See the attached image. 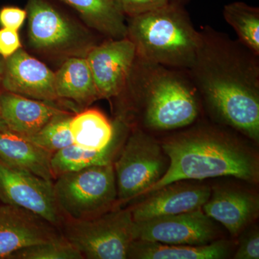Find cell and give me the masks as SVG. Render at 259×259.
Wrapping results in <instances>:
<instances>
[{
    "instance_id": "cell-1",
    "label": "cell",
    "mask_w": 259,
    "mask_h": 259,
    "mask_svg": "<svg viewBox=\"0 0 259 259\" xmlns=\"http://www.w3.org/2000/svg\"><path fill=\"white\" fill-rule=\"evenodd\" d=\"M188 70L212 115L254 141L259 139V61L226 34L205 26Z\"/></svg>"
},
{
    "instance_id": "cell-2",
    "label": "cell",
    "mask_w": 259,
    "mask_h": 259,
    "mask_svg": "<svg viewBox=\"0 0 259 259\" xmlns=\"http://www.w3.org/2000/svg\"><path fill=\"white\" fill-rule=\"evenodd\" d=\"M124 111L118 118H137L145 128L172 131L198 118V92L187 70L175 69L136 56L123 90Z\"/></svg>"
},
{
    "instance_id": "cell-3",
    "label": "cell",
    "mask_w": 259,
    "mask_h": 259,
    "mask_svg": "<svg viewBox=\"0 0 259 259\" xmlns=\"http://www.w3.org/2000/svg\"><path fill=\"white\" fill-rule=\"evenodd\" d=\"M161 146L169 164L163 177L144 195L184 180L219 177H236L249 182L258 180L256 154L219 127H194L167 138Z\"/></svg>"
},
{
    "instance_id": "cell-4",
    "label": "cell",
    "mask_w": 259,
    "mask_h": 259,
    "mask_svg": "<svg viewBox=\"0 0 259 259\" xmlns=\"http://www.w3.org/2000/svg\"><path fill=\"white\" fill-rule=\"evenodd\" d=\"M127 35L136 54L156 64L187 70L192 67L201 42L182 5L169 3L147 14L128 18Z\"/></svg>"
},
{
    "instance_id": "cell-5",
    "label": "cell",
    "mask_w": 259,
    "mask_h": 259,
    "mask_svg": "<svg viewBox=\"0 0 259 259\" xmlns=\"http://www.w3.org/2000/svg\"><path fill=\"white\" fill-rule=\"evenodd\" d=\"M54 191L66 219H90L118 207L113 163L61 175L54 180Z\"/></svg>"
},
{
    "instance_id": "cell-6",
    "label": "cell",
    "mask_w": 259,
    "mask_h": 259,
    "mask_svg": "<svg viewBox=\"0 0 259 259\" xmlns=\"http://www.w3.org/2000/svg\"><path fill=\"white\" fill-rule=\"evenodd\" d=\"M131 209L115 207L90 218H64L60 232L76 247L83 258L126 259L134 241Z\"/></svg>"
},
{
    "instance_id": "cell-7",
    "label": "cell",
    "mask_w": 259,
    "mask_h": 259,
    "mask_svg": "<svg viewBox=\"0 0 259 259\" xmlns=\"http://www.w3.org/2000/svg\"><path fill=\"white\" fill-rule=\"evenodd\" d=\"M167 156L144 130L135 127L113 162L117 206L144 195L166 171Z\"/></svg>"
},
{
    "instance_id": "cell-8",
    "label": "cell",
    "mask_w": 259,
    "mask_h": 259,
    "mask_svg": "<svg viewBox=\"0 0 259 259\" xmlns=\"http://www.w3.org/2000/svg\"><path fill=\"white\" fill-rule=\"evenodd\" d=\"M30 46L42 52L86 57L95 46L88 32L75 25L49 0H28Z\"/></svg>"
},
{
    "instance_id": "cell-9",
    "label": "cell",
    "mask_w": 259,
    "mask_h": 259,
    "mask_svg": "<svg viewBox=\"0 0 259 259\" xmlns=\"http://www.w3.org/2000/svg\"><path fill=\"white\" fill-rule=\"evenodd\" d=\"M0 201L33 212L59 231L64 223L56 202L54 181L12 166L1 158Z\"/></svg>"
},
{
    "instance_id": "cell-10",
    "label": "cell",
    "mask_w": 259,
    "mask_h": 259,
    "mask_svg": "<svg viewBox=\"0 0 259 259\" xmlns=\"http://www.w3.org/2000/svg\"><path fill=\"white\" fill-rule=\"evenodd\" d=\"M134 240L173 245H204L217 236L212 220L202 208L134 222Z\"/></svg>"
},
{
    "instance_id": "cell-11",
    "label": "cell",
    "mask_w": 259,
    "mask_h": 259,
    "mask_svg": "<svg viewBox=\"0 0 259 259\" xmlns=\"http://www.w3.org/2000/svg\"><path fill=\"white\" fill-rule=\"evenodd\" d=\"M136 50L128 38L110 39L94 46L86 56L100 100L117 97L125 87L136 60Z\"/></svg>"
},
{
    "instance_id": "cell-12",
    "label": "cell",
    "mask_w": 259,
    "mask_h": 259,
    "mask_svg": "<svg viewBox=\"0 0 259 259\" xmlns=\"http://www.w3.org/2000/svg\"><path fill=\"white\" fill-rule=\"evenodd\" d=\"M1 87L5 91L34 100L61 102L56 93L55 72L22 49L2 64Z\"/></svg>"
},
{
    "instance_id": "cell-13",
    "label": "cell",
    "mask_w": 259,
    "mask_h": 259,
    "mask_svg": "<svg viewBox=\"0 0 259 259\" xmlns=\"http://www.w3.org/2000/svg\"><path fill=\"white\" fill-rule=\"evenodd\" d=\"M58 228L27 209L0 205V259H8L17 250L57 239Z\"/></svg>"
},
{
    "instance_id": "cell-14",
    "label": "cell",
    "mask_w": 259,
    "mask_h": 259,
    "mask_svg": "<svg viewBox=\"0 0 259 259\" xmlns=\"http://www.w3.org/2000/svg\"><path fill=\"white\" fill-rule=\"evenodd\" d=\"M211 192L206 185L175 182L148 194L147 198L130 209L134 222L190 212L202 208Z\"/></svg>"
},
{
    "instance_id": "cell-15",
    "label": "cell",
    "mask_w": 259,
    "mask_h": 259,
    "mask_svg": "<svg viewBox=\"0 0 259 259\" xmlns=\"http://www.w3.org/2000/svg\"><path fill=\"white\" fill-rule=\"evenodd\" d=\"M69 111L54 102L40 101L0 91V118L8 129L31 137L57 116Z\"/></svg>"
},
{
    "instance_id": "cell-16",
    "label": "cell",
    "mask_w": 259,
    "mask_h": 259,
    "mask_svg": "<svg viewBox=\"0 0 259 259\" xmlns=\"http://www.w3.org/2000/svg\"><path fill=\"white\" fill-rule=\"evenodd\" d=\"M202 209L236 236L258 216V197L245 190L214 188Z\"/></svg>"
},
{
    "instance_id": "cell-17",
    "label": "cell",
    "mask_w": 259,
    "mask_h": 259,
    "mask_svg": "<svg viewBox=\"0 0 259 259\" xmlns=\"http://www.w3.org/2000/svg\"><path fill=\"white\" fill-rule=\"evenodd\" d=\"M115 122V136L111 143L104 149L89 151L72 144L54 153L51 159V171L54 179L87 167L113 163L127 137V124L119 118Z\"/></svg>"
},
{
    "instance_id": "cell-18",
    "label": "cell",
    "mask_w": 259,
    "mask_h": 259,
    "mask_svg": "<svg viewBox=\"0 0 259 259\" xmlns=\"http://www.w3.org/2000/svg\"><path fill=\"white\" fill-rule=\"evenodd\" d=\"M52 155L0 122V158L6 163L54 181L51 166Z\"/></svg>"
},
{
    "instance_id": "cell-19",
    "label": "cell",
    "mask_w": 259,
    "mask_h": 259,
    "mask_svg": "<svg viewBox=\"0 0 259 259\" xmlns=\"http://www.w3.org/2000/svg\"><path fill=\"white\" fill-rule=\"evenodd\" d=\"M56 95L60 101H69L86 108L100 100L86 58L71 56L55 72Z\"/></svg>"
},
{
    "instance_id": "cell-20",
    "label": "cell",
    "mask_w": 259,
    "mask_h": 259,
    "mask_svg": "<svg viewBox=\"0 0 259 259\" xmlns=\"http://www.w3.org/2000/svg\"><path fill=\"white\" fill-rule=\"evenodd\" d=\"M229 254L230 245L223 241L204 245H173L134 240L130 247L127 258L221 259Z\"/></svg>"
},
{
    "instance_id": "cell-21",
    "label": "cell",
    "mask_w": 259,
    "mask_h": 259,
    "mask_svg": "<svg viewBox=\"0 0 259 259\" xmlns=\"http://www.w3.org/2000/svg\"><path fill=\"white\" fill-rule=\"evenodd\" d=\"M76 10L90 28L110 39L127 37L125 17L113 0H59Z\"/></svg>"
},
{
    "instance_id": "cell-22",
    "label": "cell",
    "mask_w": 259,
    "mask_h": 259,
    "mask_svg": "<svg viewBox=\"0 0 259 259\" xmlns=\"http://www.w3.org/2000/svg\"><path fill=\"white\" fill-rule=\"evenodd\" d=\"M70 130L75 146L89 151H100L113 139L115 122H110L97 109H84L72 116Z\"/></svg>"
},
{
    "instance_id": "cell-23",
    "label": "cell",
    "mask_w": 259,
    "mask_h": 259,
    "mask_svg": "<svg viewBox=\"0 0 259 259\" xmlns=\"http://www.w3.org/2000/svg\"><path fill=\"white\" fill-rule=\"evenodd\" d=\"M223 15L236 31L238 41L259 56V8L235 2L224 7Z\"/></svg>"
},
{
    "instance_id": "cell-24",
    "label": "cell",
    "mask_w": 259,
    "mask_h": 259,
    "mask_svg": "<svg viewBox=\"0 0 259 259\" xmlns=\"http://www.w3.org/2000/svg\"><path fill=\"white\" fill-rule=\"evenodd\" d=\"M73 115L69 112L57 116L28 139L51 154L74 144L70 130Z\"/></svg>"
},
{
    "instance_id": "cell-25",
    "label": "cell",
    "mask_w": 259,
    "mask_h": 259,
    "mask_svg": "<svg viewBox=\"0 0 259 259\" xmlns=\"http://www.w3.org/2000/svg\"><path fill=\"white\" fill-rule=\"evenodd\" d=\"M79 250L61 235L57 239L30 245L12 253L8 259H83Z\"/></svg>"
},
{
    "instance_id": "cell-26",
    "label": "cell",
    "mask_w": 259,
    "mask_h": 259,
    "mask_svg": "<svg viewBox=\"0 0 259 259\" xmlns=\"http://www.w3.org/2000/svg\"><path fill=\"white\" fill-rule=\"evenodd\" d=\"M119 11L128 18L147 14L170 3L169 0H113Z\"/></svg>"
},
{
    "instance_id": "cell-27",
    "label": "cell",
    "mask_w": 259,
    "mask_h": 259,
    "mask_svg": "<svg viewBox=\"0 0 259 259\" xmlns=\"http://www.w3.org/2000/svg\"><path fill=\"white\" fill-rule=\"evenodd\" d=\"M26 18V10L18 7L5 6L0 9V25L3 28L18 31Z\"/></svg>"
},
{
    "instance_id": "cell-28",
    "label": "cell",
    "mask_w": 259,
    "mask_h": 259,
    "mask_svg": "<svg viewBox=\"0 0 259 259\" xmlns=\"http://www.w3.org/2000/svg\"><path fill=\"white\" fill-rule=\"evenodd\" d=\"M234 258H259V235L256 230H253L243 238L234 255Z\"/></svg>"
},
{
    "instance_id": "cell-29",
    "label": "cell",
    "mask_w": 259,
    "mask_h": 259,
    "mask_svg": "<svg viewBox=\"0 0 259 259\" xmlns=\"http://www.w3.org/2000/svg\"><path fill=\"white\" fill-rule=\"evenodd\" d=\"M21 49L20 37L16 30L0 29V56L6 59Z\"/></svg>"
},
{
    "instance_id": "cell-30",
    "label": "cell",
    "mask_w": 259,
    "mask_h": 259,
    "mask_svg": "<svg viewBox=\"0 0 259 259\" xmlns=\"http://www.w3.org/2000/svg\"><path fill=\"white\" fill-rule=\"evenodd\" d=\"M187 0H169L170 3H178V4L182 5Z\"/></svg>"
},
{
    "instance_id": "cell-31",
    "label": "cell",
    "mask_w": 259,
    "mask_h": 259,
    "mask_svg": "<svg viewBox=\"0 0 259 259\" xmlns=\"http://www.w3.org/2000/svg\"><path fill=\"white\" fill-rule=\"evenodd\" d=\"M1 74H2V64L0 63V87H1ZM0 91H1V90H0ZM0 122H2L1 118H0Z\"/></svg>"
}]
</instances>
